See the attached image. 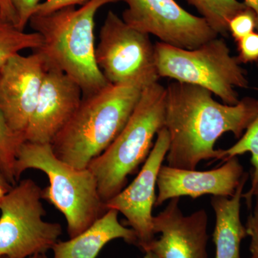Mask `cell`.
Returning <instances> with one entry per match:
<instances>
[{"instance_id":"31","label":"cell","mask_w":258,"mask_h":258,"mask_svg":"<svg viewBox=\"0 0 258 258\" xmlns=\"http://www.w3.org/2000/svg\"><path fill=\"white\" fill-rule=\"evenodd\" d=\"M0 258H6L5 257H1ZM28 258H47L46 254H37L35 255H32L31 257Z\"/></svg>"},{"instance_id":"24","label":"cell","mask_w":258,"mask_h":258,"mask_svg":"<svg viewBox=\"0 0 258 258\" xmlns=\"http://www.w3.org/2000/svg\"><path fill=\"white\" fill-rule=\"evenodd\" d=\"M254 199L253 210L249 214L245 224L247 235L250 237L249 249L251 255L249 258H258V198Z\"/></svg>"},{"instance_id":"5","label":"cell","mask_w":258,"mask_h":258,"mask_svg":"<svg viewBox=\"0 0 258 258\" xmlns=\"http://www.w3.org/2000/svg\"><path fill=\"white\" fill-rule=\"evenodd\" d=\"M166 87L158 82L147 86L119 135L88 169L98 184L104 202L126 186L128 176L145 162L154 146V139L164 127Z\"/></svg>"},{"instance_id":"32","label":"cell","mask_w":258,"mask_h":258,"mask_svg":"<svg viewBox=\"0 0 258 258\" xmlns=\"http://www.w3.org/2000/svg\"><path fill=\"white\" fill-rule=\"evenodd\" d=\"M257 68H258V61L257 62Z\"/></svg>"},{"instance_id":"21","label":"cell","mask_w":258,"mask_h":258,"mask_svg":"<svg viewBox=\"0 0 258 258\" xmlns=\"http://www.w3.org/2000/svg\"><path fill=\"white\" fill-rule=\"evenodd\" d=\"M257 28V18L250 8L236 15L229 23V32L236 42L252 33Z\"/></svg>"},{"instance_id":"12","label":"cell","mask_w":258,"mask_h":258,"mask_svg":"<svg viewBox=\"0 0 258 258\" xmlns=\"http://www.w3.org/2000/svg\"><path fill=\"white\" fill-rule=\"evenodd\" d=\"M81 87L59 70L48 68L36 106L25 136V142L51 144L81 105Z\"/></svg>"},{"instance_id":"11","label":"cell","mask_w":258,"mask_h":258,"mask_svg":"<svg viewBox=\"0 0 258 258\" xmlns=\"http://www.w3.org/2000/svg\"><path fill=\"white\" fill-rule=\"evenodd\" d=\"M47 69L45 59L35 51L15 55L0 69V110L23 141Z\"/></svg>"},{"instance_id":"13","label":"cell","mask_w":258,"mask_h":258,"mask_svg":"<svg viewBox=\"0 0 258 258\" xmlns=\"http://www.w3.org/2000/svg\"><path fill=\"white\" fill-rule=\"evenodd\" d=\"M180 198L171 199L153 219L154 233H160L144 252L152 251L161 258H209L208 215L200 210L184 215Z\"/></svg>"},{"instance_id":"16","label":"cell","mask_w":258,"mask_h":258,"mask_svg":"<svg viewBox=\"0 0 258 258\" xmlns=\"http://www.w3.org/2000/svg\"><path fill=\"white\" fill-rule=\"evenodd\" d=\"M247 179L248 174L245 173L235 195L231 198H211L212 208L215 214V227L212 234L215 258H241V242L247 236L245 225L241 222V200Z\"/></svg>"},{"instance_id":"28","label":"cell","mask_w":258,"mask_h":258,"mask_svg":"<svg viewBox=\"0 0 258 258\" xmlns=\"http://www.w3.org/2000/svg\"><path fill=\"white\" fill-rule=\"evenodd\" d=\"M244 3L247 8H250L254 12L257 18V28L258 31V0H244Z\"/></svg>"},{"instance_id":"14","label":"cell","mask_w":258,"mask_h":258,"mask_svg":"<svg viewBox=\"0 0 258 258\" xmlns=\"http://www.w3.org/2000/svg\"><path fill=\"white\" fill-rule=\"evenodd\" d=\"M245 174L238 157H231L225 164L208 171L189 170L161 166L157 178L155 207L181 197L192 199L204 195L231 198Z\"/></svg>"},{"instance_id":"30","label":"cell","mask_w":258,"mask_h":258,"mask_svg":"<svg viewBox=\"0 0 258 258\" xmlns=\"http://www.w3.org/2000/svg\"><path fill=\"white\" fill-rule=\"evenodd\" d=\"M143 258H161V257H159V256H158L157 254L154 253V252H152V251H147V252H145V254H144Z\"/></svg>"},{"instance_id":"10","label":"cell","mask_w":258,"mask_h":258,"mask_svg":"<svg viewBox=\"0 0 258 258\" xmlns=\"http://www.w3.org/2000/svg\"><path fill=\"white\" fill-rule=\"evenodd\" d=\"M169 149V133L163 127L158 132L152 151L135 179L105 203L107 210H116L125 217L126 225L137 235V245L143 251L155 239L152 210L157 200L156 186Z\"/></svg>"},{"instance_id":"1","label":"cell","mask_w":258,"mask_h":258,"mask_svg":"<svg viewBox=\"0 0 258 258\" xmlns=\"http://www.w3.org/2000/svg\"><path fill=\"white\" fill-rule=\"evenodd\" d=\"M257 112L255 98L244 97L237 104H225L205 88L172 81L166 87L164 112L168 166L195 170L203 161H225V150L215 149L217 141L229 132L240 139Z\"/></svg>"},{"instance_id":"20","label":"cell","mask_w":258,"mask_h":258,"mask_svg":"<svg viewBox=\"0 0 258 258\" xmlns=\"http://www.w3.org/2000/svg\"><path fill=\"white\" fill-rule=\"evenodd\" d=\"M247 152L251 154V164L253 168L251 187H254L258 184V112L243 135L234 145L225 149V159L224 161L231 157L243 155Z\"/></svg>"},{"instance_id":"27","label":"cell","mask_w":258,"mask_h":258,"mask_svg":"<svg viewBox=\"0 0 258 258\" xmlns=\"http://www.w3.org/2000/svg\"><path fill=\"white\" fill-rule=\"evenodd\" d=\"M258 198V184L254 187H251L247 192L242 194V198L246 200L247 207L251 208L252 205V199Z\"/></svg>"},{"instance_id":"3","label":"cell","mask_w":258,"mask_h":258,"mask_svg":"<svg viewBox=\"0 0 258 258\" xmlns=\"http://www.w3.org/2000/svg\"><path fill=\"white\" fill-rule=\"evenodd\" d=\"M145 88L109 84L83 97L77 111L51 143L56 157L77 169L88 168L119 135Z\"/></svg>"},{"instance_id":"23","label":"cell","mask_w":258,"mask_h":258,"mask_svg":"<svg viewBox=\"0 0 258 258\" xmlns=\"http://www.w3.org/2000/svg\"><path fill=\"white\" fill-rule=\"evenodd\" d=\"M14 7L15 13L18 17L16 28L20 30H25L27 24L39 5L40 0H11Z\"/></svg>"},{"instance_id":"8","label":"cell","mask_w":258,"mask_h":258,"mask_svg":"<svg viewBox=\"0 0 258 258\" xmlns=\"http://www.w3.org/2000/svg\"><path fill=\"white\" fill-rule=\"evenodd\" d=\"M97 66L111 85L147 87L158 82L154 45L113 11L107 14L95 50Z\"/></svg>"},{"instance_id":"18","label":"cell","mask_w":258,"mask_h":258,"mask_svg":"<svg viewBox=\"0 0 258 258\" xmlns=\"http://www.w3.org/2000/svg\"><path fill=\"white\" fill-rule=\"evenodd\" d=\"M42 44L40 34L19 30L13 24L0 18V69L21 51L26 49L36 50Z\"/></svg>"},{"instance_id":"6","label":"cell","mask_w":258,"mask_h":258,"mask_svg":"<svg viewBox=\"0 0 258 258\" xmlns=\"http://www.w3.org/2000/svg\"><path fill=\"white\" fill-rule=\"evenodd\" d=\"M154 50L159 78L205 88L225 104H237L240 98L236 89L249 87L247 73L223 38L215 37L192 50L157 42Z\"/></svg>"},{"instance_id":"2","label":"cell","mask_w":258,"mask_h":258,"mask_svg":"<svg viewBox=\"0 0 258 258\" xmlns=\"http://www.w3.org/2000/svg\"><path fill=\"white\" fill-rule=\"evenodd\" d=\"M123 0H89L79 9L71 6L45 15H33L30 26L42 37L35 51L47 67L62 71L81 87L83 97L110 84L95 57V16L102 7Z\"/></svg>"},{"instance_id":"19","label":"cell","mask_w":258,"mask_h":258,"mask_svg":"<svg viewBox=\"0 0 258 258\" xmlns=\"http://www.w3.org/2000/svg\"><path fill=\"white\" fill-rule=\"evenodd\" d=\"M23 139L10 128L0 110V174L12 186L18 183L15 177V163Z\"/></svg>"},{"instance_id":"25","label":"cell","mask_w":258,"mask_h":258,"mask_svg":"<svg viewBox=\"0 0 258 258\" xmlns=\"http://www.w3.org/2000/svg\"><path fill=\"white\" fill-rule=\"evenodd\" d=\"M89 0H46L40 3L33 15H45L67 7L82 5L87 3Z\"/></svg>"},{"instance_id":"22","label":"cell","mask_w":258,"mask_h":258,"mask_svg":"<svg viewBox=\"0 0 258 258\" xmlns=\"http://www.w3.org/2000/svg\"><path fill=\"white\" fill-rule=\"evenodd\" d=\"M237 60L242 63L258 61V32H253L237 41Z\"/></svg>"},{"instance_id":"17","label":"cell","mask_w":258,"mask_h":258,"mask_svg":"<svg viewBox=\"0 0 258 258\" xmlns=\"http://www.w3.org/2000/svg\"><path fill=\"white\" fill-rule=\"evenodd\" d=\"M196 8L201 18L217 35L227 36L229 23L236 15L247 8L238 0H186Z\"/></svg>"},{"instance_id":"7","label":"cell","mask_w":258,"mask_h":258,"mask_svg":"<svg viewBox=\"0 0 258 258\" xmlns=\"http://www.w3.org/2000/svg\"><path fill=\"white\" fill-rule=\"evenodd\" d=\"M42 195L34 180L25 179L0 196V257L45 254L58 242L62 226L43 220Z\"/></svg>"},{"instance_id":"29","label":"cell","mask_w":258,"mask_h":258,"mask_svg":"<svg viewBox=\"0 0 258 258\" xmlns=\"http://www.w3.org/2000/svg\"><path fill=\"white\" fill-rule=\"evenodd\" d=\"M13 186H12V185L5 179L4 176L0 174V189L3 190V191H5V192H8Z\"/></svg>"},{"instance_id":"9","label":"cell","mask_w":258,"mask_h":258,"mask_svg":"<svg viewBox=\"0 0 258 258\" xmlns=\"http://www.w3.org/2000/svg\"><path fill=\"white\" fill-rule=\"evenodd\" d=\"M127 25L163 43L192 50L218 37L205 19L183 9L175 0H123Z\"/></svg>"},{"instance_id":"15","label":"cell","mask_w":258,"mask_h":258,"mask_svg":"<svg viewBox=\"0 0 258 258\" xmlns=\"http://www.w3.org/2000/svg\"><path fill=\"white\" fill-rule=\"evenodd\" d=\"M118 214L116 210H108L79 235L58 241L52 249L53 258H96L106 244L116 239L137 245L135 232L120 223Z\"/></svg>"},{"instance_id":"4","label":"cell","mask_w":258,"mask_h":258,"mask_svg":"<svg viewBox=\"0 0 258 258\" xmlns=\"http://www.w3.org/2000/svg\"><path fill=\"white\" fill-rule=\"evenodd\" d=\"M30 169L41 171L48 178L49 186L42 189V200L64 215L70 238L87 230L108 210L92 171L60 160L51 144H22L15 163L17 181Z\"/></svg>"},{"instance_id":"26","label":"cell","mask_w":258,"mask_h":258,"mask_svg":"<svg viewBox=\"0 0 258 258\" xmlns=\"http://www.w3.org/2000/svg\"><path fill=\"white\" fill-rule=\"evenodd\" d=\"M0 18L16 26L18 17L11 0H0Z\"/></svg>"}]
</instances>
